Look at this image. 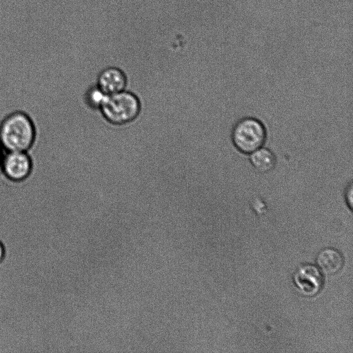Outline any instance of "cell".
<instances>
[{"label":"cell","mask_w":353,"mask_h":353,"mask_svg":"<svg viewBox=\"0 0 353 353\" xmlns=\"http://www.w3.org/2000/svg\"><path fill=\"white\" fill-rule=\"evenodd\" d=\"M100 109L106 121L111 124L120 125L137 119L141 105L134 94L123 90L108 95Z\"/></svg>","instance_id":"obj_2"},{"label":"cell","mask_w":353,"mask_h":353,"mask_svg":"<svg viewBox=\"0 0 353 353\" xmlns=\"http://www.w3.org/2000/svg\"><path fill=\"white\" fill-rule=\"evenodd\" d=\"M108 95L97 86L90 89L86 94L87 103L94 108H101Z\"/></svg>","instance_id":"obj_9"},{"label":"cell","mask_w":353,"mask_h":353,"mask_svg":"<svg viewBox=\"0 0 353 353\" xmlns=\"http://www.w3.org/2000/svg\"><path fill=\"white\" fill-rule=\"evenodd\" d=\"M320 269L327 274L337 273L343 267V258L341 254L334 248L321 250L316 258Z\"/></svg>","instance_id":"obj_7"},{"label":"cell","mask_w":353,"mask_h":353,"mask_svg":"<svg viewBox=\"0 0 353 353\" xmlns=\"http://www.w3.org/2000/svg\"><path fill=\"white\" fill-rule=\"evenodd\" d=\"M34 139V125L21 111L8 114L0 122V145L6 152H27Z\"/></svg>","instance_id":"obj_1"},{"label":"cell","mask_w":353,"mask_h":353,"mask_svg":"<svg viewBox=\"0 0 353 353\" xmlns=\"http://www.w3.org/2000/svg\"><path fill=\"white\" fill-rule=\"evenodd\" d=\"M231 137L235 148L241 153L248 154L263 147L266 139V130L258 119L245 117L234 125Z\"/></svg>","instance_id":"obj_3"},{"label":"cell","mask_w":353,"mask_h":353,"mask_svg":"<svg viewBox=\"0 0 353 353\" xmlns=\"http://www.w3.org/2000/svg\"><path fill=\"white\" fill-rule=\"evenodd\" d=\"M250 154V161L257 171L266 173L275 167L276 157L270 150L261 147Z\"/></svg>","instance_id":"obj_8"},{"label":"cell","mask_w":353,"mask_h":353,"mask_svg":"<svg viewBox=\"0 0 353 353\" xmlns=\"http://www.w3.org/2000/svg\"><path fill=\"white\" fill-rule=\"evenodd\" d=\"M294 279L301 292L307 295L317 293L323 283L320 272L312 265H303L297 270Z\"/></svg>","instance_id":"obj_6"},{"label":"cell","mask_w":353,"mask_h":353,"mask_svg":"<svg viewBox=\"0 0 353 353\" xmlns=\"http://www.w3.org/2000/svg\"><path fill=\"white\" fill-rule=\"evenodd\" d=\"M32 168V160L27 152H7L3 156L1 170L11 181H20L25 179Z\"/></svg>","instance_id":"obj_4"},{"label":"cell","mask_w":353,"mask_h":353,"mask_svg":"<svg viewBox=\"0 0 353 353\" xmlns=\"http://www.w3.org/2000/svg\"><path fill=\"white\" fill-rule=\"evenodd\" d=\"M5 256V248L3 244L0 241V263L3 261Z\"/></svg>","instance_id":"obj_11"},{"label":"cell","mask_w":353,"mask_h":353,"mask_svg":"<svg viewBox=\"0 0 353 353\" xmlns=\"http://www.w3.org/2000/svg\"><path fill=\"white\" fill-rule=\"evenodd\" d=\"M345 199L347 200V203L350 205V208H352V185L350 184L349 186L346 188L345 191Z\"/></svg>","instance_id":"obj_10"},{"label":"cell","mask_w":353,"mask_h":353,"mask_svg":"<svg viewBox=\"0 0 353 353\" xmlns=\"http://www.w3.org/2000/svg\"><path fill=\"white\" fill-rule=\"evenodd\" d=\"M126 85L125 72L115 65L105 67L98 75L97 87L106 95L125 90Z\"/></svg>","instance_id":"obj_5"},{"label":"cell","mask_w":353,"mask_h":353,"mask_svg":"<svg viewBox=\"0 0 353 353\" xmlns=\"http://www.w3.org/2000/svg\"><path fill=\"white\" fill-rule=\"evenodd\" d=\"M3 149L2 148V147L0 145V167H1V161H2V158H3Z\"/></svg>","instance_id":"obj_12"}]
</instances>
